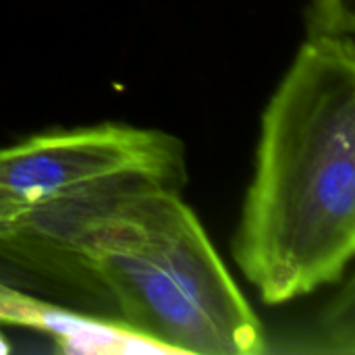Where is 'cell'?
I'll list each match as a JSON object with an SVG mask.
<instances>
[{
  "mask_svg": "<svg viewBox=\"0 0 355 355\" xmlns=\"http://www.w3.org/2000/svg\"><path fill=\"white\" fill-rule=\"evenodd\" d=\"M306 37L354 40V0H310L306 15Z\"/></svg>",
  "mask_w": 355,
  "mask_h": 355,
  "instance_id": "277c9868",
  "label": "cell"
},
{
  "mask_svg": "<svg viewBox=\"0 0 355 355\" xmlns=\"http://www.w3.org/2000/svg\"><path fill=\"white\" fill-rule=\"evenodd\" d=\"M4 250L79 270L106 293L112 320L162 354L266 352L256 312L177 187L131 183L81 200Z\"/></svg>",
  "mask_w": 355,
  "mask_h": 355,
  "instance_id": "7a4b0ae2",
  "label": "cell"
},
{
  "mask_svg": "<svg viewBox=\"0 0 355 355\" xmlns=\"http://www.w3.org/2000/svg\"><path fill=\"white\" fill-rule=\"evenodd\" d=\"M4 352H8V345L2 341V337H0V354H4Z\"/></svg>",
  "mask_w": 355,
  "mask_h": 355,
  "instance_id": "5b68a950",
  "label": "cell"
},
{
  "mask_svg": "<svg viewBox=\"0 0 355 355\" xmlns=\"http://www.w3.org/2000/svg\"><path fill=\"white\" fill-rule=\"evenodd\" d=\"M183 144L158 129L96 125L50 131L0 150V250L35 223L131 183H185Z\"/></svg>",
  "mask_w": 355,
  "mask_h": 355,
  "instance_id": "3957f363",
  "label": "cell"
},
{
  "mask_svg": "<svg viewBox=\"0 0 355 355\" xmlns=\"http://www.w3.org/2000/svg\"><path fill=\"white\" fill-rule=\"evenodd\" d=\"M355 254V44L306 37L260 129L233 256L266 304L341 281Z\"/></svg>",
  "mask_w": 355,
  "mask_h": 355,
  "instance_id": "6da1fadb",
  "label": "cell"
}]
</instances>
